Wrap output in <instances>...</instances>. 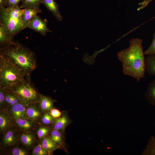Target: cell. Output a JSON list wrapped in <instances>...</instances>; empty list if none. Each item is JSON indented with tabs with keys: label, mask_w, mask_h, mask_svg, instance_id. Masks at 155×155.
I'll return each mask as SVG.
<instances>
[{
	"label": "cell",
	"mask_w": 155,
	"mask_h": 155,
	"mask_svg": "<svg viewBox=\"0 0 155 155\" xmlns=\"http://www.w3.org/2000/svg\"><path fill=\"white\" fill-rule=\"evenodd\" d=\"M143 40L133 38L128 48L118 52L117 55L122 64V72L140 81L145 77V58L142 47Z\"/></svg>",
	"instance_id": "1"
},
{
	"label": "cell",
	"mask_w": 155,
	"mask_h": 155,
	"mask_svg": "<svg viewBox=\"0 0 155 155\" xmlns=\"http://www.w3.org/2000/svg\"><path fill=\"white\" fill-rule=\"evenodd\" d=\"M0 52L18 67L26 78H29L36 68L35 53L18 42L10 46L0 48Z\"/></svg>",
	"instance_id": "2"
},
{
	"label": "cell",
	"mask_w": 155,
	"mask_h": 155,
	"mask_svg": "<svg viewBox=\"0 0 155 155\" xmlns=\"http://www.w3.org/2000/svg\"><path fill=\"white\" fill-rule=\"evenodd\" d=\"M24 11L19 5L0 9V25L12 38L26 28L22 18Z\"/></svg>",
	"instance_id": "3"
},
{
	"label": "cell",
	"mask_w": 155,
	"mask_h": 155,
	"mask_svg": "<svg viewBox=\"0 0 155 155\" xmlns=\"http://www.w3.org/2000/svg\"><path fill=\"white\" fill-rule=\"evenodd\" d=\"M24 73L2 53H0V86L9 89L24 81Z\"/></svg>",
	"instance_id": "4"
},
{
	"label": "cell",
	"mask_w": 155,
	"mask_h": 155,
	"mask_svg": "<svg viewBox=\"0 0 155 155\" xmlns=\"http://www.w3.org/2000/svg\"><path fill=\"white\" fill-rule=\"evenodd\" d=\"M27 78L24 81L8 89L20 99L26 106L34 103H37L40 94L31 84Z\"/></svg>",
	"instance_id": "5"
},
{
	"label": "cell",
	"mask_w": 155,
	"mask_h": 155,
	"mask_svg": "<svg viewBox=\"0 0 155 155\" xmlns=\"http://www.w3.org/2000/svg\"><path fill=\"white\" fill-rule=\"evenodd\" d=\"M19 143L18 131L13 125L2 135L0 149L6 150Z\"/></svg>",
	"instance_id": "6"
},
{
	"label": "cell",
	"mask_w": 155,
	"mask_h": 155,
	"mask_svg": "<svg viewBox=\"0 0 155 155\" xmlns=\"http://www.w3.org/2000/svg\"><path fill=\"white\" fill-rule=\"evenodd\" d=\"M20 144L31 151L39 141L36 131L18 132Z\"/></svg>",
	"instance_id": "7"
},
{
	"label": "cell",
	"mask_w": 155,
	"mask_h": 155,
	"mask_svg": "<svg viewBox=\"0 0 155 155\" xmlns=\"http://www.w3.org/2000/svg\"><path fill=\"white\" fill-rule=\"evenodd\" d=\"M13 125L18 132L36 131L40 124L29 119H13Z\"/></svg>",
	"instance_id": "8"
},
{
	"label": "cell",
	"mask_w": 155,
	"mask_h": 155,
	"mask_svg": "<svg viewBox=\"0 0 155 155\" xmlns=\"http://www.w3.org/2000/svg\"><path fill=\"white\" fill-rule=\"evenodd\" d=\"M26 28L34 30L44 36L47 33L52 32L47 27V21L42 20L37 15L29 22Z\"/></svg>",
	"instance_id": "9"
},
{
	"label": "cell",
	"mask_w": 155,
	"mask_h": 155,
	"mask_svg": "<svg viewBox=\"0 0 155 155\" xmlns=\"http://www.w3.org/2000/svg\"><path fill=\"white\" fill-rule=\"evenodd\" d=\"M4 108L9 115L13 119L19 118L28 119L26 113V106L21 103Z\"/></svg>",
	"instance_id": "10"
},
{
	"label": "cell",
	"mask_w": 155,
	"mask_h": 155,
	"mask_svg": "<svg viewBox=\"0 0 155 155\" xmlns=\"http://www.w3.org/2000/svg\"><path fill=\"white\" fill-rule=\"evenodd\" d=\"M13 119L4 108L0 109V133L2 135L13 126Z\"/></svg>",
	"instance_id": "11"
},
{
	"label": "cell",
	"mask_w": 155,
	"mask_h": 155,
	"mask_svg": "<svg viewBox=\"0 0 155 155\" xmlns=\"http://www.w3.org/2000/svg\"><path fill=\"white\" fill-rule=\"evenodd\" d=\"M26 112L28 118L33 121L39 123L43 114L37 103L30 104L26 106Z\"/></svg>",
	"instance_id": "12"
},
{
	"label": "cell",
	"mask_w": 155,
	"mask_h": 155,
	"mask_svg": "<svg viewBox=\"0 0 155 155\" xmlns=\"http://www.w3.org/2000/svg\"><path fill=\"white\" fill-rule=\"evenodd\" d=\"M70 120L66 111L63 112L61 116L55 118L51 125L53 129L59 130L63 133L66 127L70 123Z\"/></svg>",
	"instance_id": "13"
},
{
	"label": "cell",
	"mask_w": 155,
	"mask_h": 155,
	"mask_svg": "<svg viewBox=\"0 0 155 155\" xmlns=\"http://www.w3.org/2000/svg\"><path fill=\"white\" fill-rule=\"evenodd\" d=\"M55 101L49 96L40 94L37 104L43 113L49 112L53 108V104Z\"/></svg>",
	"instance_id": "14"
},
{
	"label": "cell",
	"mask_w": 155,
	"mask_h": 155,
	"mask_svg": "<svg viewBox=\"0 0 155 155\" xmlns=\"http://www.w3.org/2000/svg\"><path fill=\"white\" fill-rule=\"evenodd\" d=\"M60 149L65 150V143L63 133L60 131L52 129L47 136Z\"/></svg>",
	"instance_id": "15"
},
{
	"label": "cell",
	"mask_w": 155,
	"mask_h": 155,
	"mask_svg": "<svg viewBox=\"0 0 155 155\" xmlns=\"http://www.w3.org/2000/svg\"><path fill=\"white\" fill-rule=\"evenodd\" d=\"M41 3L46 7L57 20H62L63 18L59 11V5L55 0H42Z\"/></svg>",
	"instance_id": "16"
},
{
	"label": "cell",
	"mask_w": 155,
	"mask_h": 155,
	"mask_svg": "<svg viewBox=\"0 0 155 155\" xmlns=\"http://www.w3.org/2000/svg\"><path fill=\"white\" fill-rule=\"evenodd\" d=\"M30 151L20 143L8 149L1 150L4 154L10 155H28Z\"/></svg>",
	"instance_id": "17"
},
{
	"label": "cell",
	"mask_w": 155,
	"mask_h": 155,
	"mask_svg": "<svg viewBox=\"0 0 155 155\" xmlns=\"http://www.w3.org/2000/svg\"><path fill=\"white\" fill-rule=\"evenodd\" d=\"M13 38H11L6 33L3 26L0 25V48L7 47L16 43Z\"/></svg>",
	"instance_id": "18"
},
{
	"label": "cell",
	"mask_w": 155,
	"mask_h": 155,
	"mask_svg": "<svg viewBox=\"0 0 155 155\" xmlns=\"http://www.w3.org/2000/svg\"><path fill=\"white\" fill-rule=\"evenodd\" d=\"M42 10L40 8H28L24 9V11L22 16V20L26 26L32 19L38 13L41 12Z\"/></svg>",
	"instance_id": "19"
},
{
	"label": "cell",
	"mask_w": 155,
	"mask_h": 155,
	"mask_svg": "<svg viewBox=\"0 0 155 155\" xmlns=\"http://www.w3.org/2000/svg\"><path fill=\"white\" fill-rule=\"evenodd\" d=\"M144 96L149 104L155 106V79L148 84Z\"/></svg>",
	"instance_id": "20"
},
{
	"label": "cell",
	"mask_w": 155,
	"mask_h": 155,
	"mask_svg": "<svg viewBox=\"0 0 155 155\" xmlns=\"http://www.w3.org/2000/svg\"><path fill=\"white\" fill-rule=\"evenodd\" d=\"M5 89V100L4 108L21 103L19 98L10 90L8 89Z\"/></svg>",
	"instance_id": "21"
},
{
	"label": "cell",
	"mask_w": 155,
	"mask_h": 155,
	"mask_svg": "<svg viewBox=\"0 0 155 155\" xmlns=\"http://www.w3.org/2000/svg\"><path fill=\"white\" fill-rule=\"evenodd\" d=\"M42 146L52 154L55 150L60 149V147L47 136L39 140Z\"/></svg>",
	"instance_id": "22"
},
{
	"label": "cell",
	"mask_w": 155,
	"mask_h": 155,
	"mask_svg": "<svg viewBox=\"0 0 155 155\" xmlns=\"http://www.w3.org/2000/svg\"><path fill=\"white\" fill-rule=\"evenodd\" d=\"M146 71L155 78V55H150L145 58Z\"/></svg>",
	"instance_id": "23"
},
{
	"label": "cell",
	"mask_w": 155,
	"mask_h": 155,
	"mask_svg": "<svg viewBox=\"0 0 155 155\" xmlns=\"http://www.w3.org/2000/svg\"><path fill=\"white\" fill-rule=\"evenodd\" d=\"M142 155H155V137L152 135L148 141Z\"/></svg>",
	"instance_id": "24"
},
{
	"label": "cell",
	"mask_w": 155,
	"mask_h": 155,
	"mask_svg": "<svg viewBox=\"0 0 155 155\" xmlns=\"http://www.w3.org/2000/svg\"><path fill=\"white\" fill-rule=\"evenodd\" d=\"M52 129V127L40 124L36 131L39 140L47 136Z\"/></svg>",
	"instance_id": "25"
},
{
	"label": "cell",
	"mask_w": 155,
	"mask_h": 155,
	"mask_svg": "<svg viewBox=\"0 0 155 155\" xmlns=\"http://www.w3.org/2000/svg\"><path fill=\"white\" fill-rule=\"evenodd\" d=\"M42 0H22L20 8H39Z\"/></svg>",
	"instance_id": "26"
},
{
	"label": "cell",
	"mask_w": 155,
	"mask_h": 155,
	"mask_svg": "<svg viewBox=\"0 0 155 155\" xmlns=\"http://www.w3.org/2000/svg\"><path fill=\"white\" fill-rule=\"evenodd\" d=\"M51 154L50 152L42 146L39 141L32 149L31 153L32 155H49Z\"/></svg>",
	"instance_id": "27"
},
{
	"label": "cell",
	"mask_w": 155,
	"mask_h": 155,
	"mask_svg": "<svg viewBox=\"0 0 155 155\" xmlns=\"http://www.w3.org/2000/svg\"><path fill=\"white\" fill-rule=\"evenodd\" d=\"M55 118L53 117L49 112H46L43 113L39 123L45 125H52Z\"/></svg>",
	"instance_id": "28"
},
{
	"label": "cell",
	"mask_w": 155,
	"mask_h": 155,
	"mask_svg": "<svg viewBox=\"0 0 155 155\" xmlns=\"http://www.w3.org/2000/svg\"><path fill=\"white\" fill-rule=\"evenodd\" d=\"M145 55H155V32L154 33L152 41L149 47L144 52Z\"/></svg>",
	"instance_id": "29"
},
{
	"label": "cell",
	"mask_w": 155,
	"mask_h": 155,
	"mask_svg": "<svg viewBox=\"0 0 155 155\" xmlns=\"http://www.w3.org/2000/svg\"><path fill=\"white\" fill-rule=\"evenodd\" d=\"M5 89L0 86V109L4 107L5 100Z\"/></svg>",
	"instance_id": "30"
},
{
	"label": "cell",
	"mask_w": 155,
	"mask_h": 155,
	"mask_svg": "<svg viewBox=\"0 0 155 155\" xmlns=\"http://www.w3.org/2000/svg\"><path fill=\"white\" fill-rule=\"evenodd\" d=\"M49 113L53 117L55 118H58L62 115L61 113L59 110L53 108L52 109Z\"/></svg>",
	"instance_id": "31"
},
{
	"label": "cell",
	"mask_w": 155,
	"mask_h": 155,
	"mask_svg": "<svg viewBox=\"0 0 155 155\" xmlns=\"http://www.w3.org/2000/svg\"><path fill=\"white\" fill-rule=\"evenodd\" d=\"M22 0H7V7L14 6L19 5L20 3Z\"/></svg>",
	"instance_id": "32"
},
{
	"label": "cell",
	"mask_w": 155,
	"mask_h": 155,
	"mask_svg": "<svg viewBox=\"0 0 155 155\" xmlns=\"http://www.w3.org/2000/svg\"><path fill=\"white\" fill-rule=\"evenodd\" d=\"M7 7V0H0V9Z\"/></svg>",
	"instance_id": "33"
},
{
	"label": "cell",
	"mask_w": 155,
	"mask_h": 155,
	"mask_svg": "<svg viewBox=\"0 0 155 155\" xmlns=\"http://www.w3.org/2000/svg\"><path fill=\"white\" fill-rule=\"evenodd\" d=\"M154 127H155V122H154Z\"/></svg>",
	"instance_id": "34"
},
{
	"label": "cell",
	"mask_w": 155,
	"mask_h": 155,
	"mask_svg": "<svg viewBox=\"0 0 155 155\" xmlns=\"http://www.w3.org/2000/svg\"><path fill=\"white\" fill-rule=\"evenodd\" d=\"M154 18H155V16L154 17Z\"/></svg>",
	"instance_id": "35"
}]
</instances>
